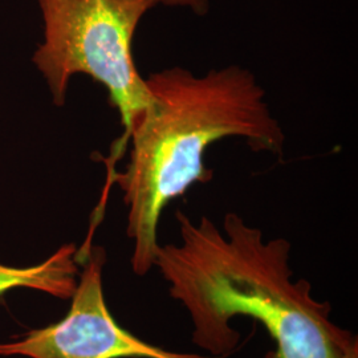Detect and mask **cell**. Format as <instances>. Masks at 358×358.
I'll use <instances>...</instances> for the list:
<instances>
[{
    "label": "cell",
    "instance_id": "5b68a950",
    "mask_svg": "<svg viewBox=\"0 0 358 358\" xmlns=\"http://www.w3.org/2000/svg\"><path fill=\"white\" fill-rule=\"evenodd\" d=\"M76 244L62 245L44 262L29 267L0 263V294L15 288L35 289L59 299H71L80 273Z\"/></svg>",
    "mask_w": 358,
    "mask_h": 358
},
{
    "label": "cell",
    "instance_id": "8992f818",
    "mask_svg": "<svg viewBox=\"0 0 358 358\" xmlns=\"http://www.w3.org/2000/svg\"><path fill=\"white\" fill-rule=\"evenodd\" d=\"M161 4L166 7L189 8L198 16H205L206 13H208L210 7L208 0H161Z\"/></svg>",
    "mask_w": 358,
    "mask_h": 358
},
{
    "label": "cell",
    "instance_id": "6da1fadb",
    "mask_svg": "<svg viewBox=\"0 0 358 358\" xmlns=\"http://www.w3.org/2000/svg\"><path fill=\"white\" fill-rule=\"evenodd\" d=\"M178 244H159L154 267L192 322L194 345L208 357L232 356L241 333L235 317L262 324L275 343L266 358H358L356 336L336 325L332 307L312 294L307 280H294L291 243L264 241L263 232L227 213L222 229L177 211Z\"/></svg>",
    "mask_w": 358,
    "mask_h": 358
},
{
    "label": "cell",
    "instance_id": "3957f363",
    "mask_svg": "<svg viewBox=\"0 0 358 358\" xmlns=\"http://www.w3.org/2000/svg\"><path fill=\"white\" fill-rule=\"evenodd\" d=\"M161 0H38L44 40L32 62L48 84L52 101L63 106L71 78L87 75L108 90L124 127L122 136L103 159L106 179L128 152L131 129L152 101L140 75L133 40L143 16Z\"/></svg>",
    "mask_w": 358,
    "mask_h": 358
},
{
    "label": "cell",
    "instance_id": "277c9868",
    "mask_svg": "<svg viewBox=\"0 0 358 358\" xmlns=\"http://www.w3.org/2000/svg\"><path fill=\"white\" fill-rule=\"evenodd\" d=\"M106 252L92 245L80 263L72 304L62 319L24 333L20 340L0 344V356L28 358H211L167 350L122 328L105 301L103 269Z\"/></svg>",
    "mask_w": 358,
    "mask_h": 358
},
{
    "label": "cell",
    "instance_id": "7a4b0ae2",
    "mask_svg": "<svg viewBox=\"0 0 358 358\" xmlns=\"http://www.w3.org/2000/svg\"><path fill=\"white\" fill-rule=\"evenodd\" d=\"M146 83L152 101L131 129L128 165L106 180L85 239L90 243L103 220L108 192L118 185L128 207L130 263L137 276L154 268L164 210L195 183L214 177L205 161L211 145L236 137L255 153L280 158L285 145L266 90L247 68L229 65L198 76L187 68L171 66L150 73Z\"/></svg>",
    "mask_w": 358,
    "mask_h": 358
}]
</instances>
